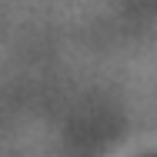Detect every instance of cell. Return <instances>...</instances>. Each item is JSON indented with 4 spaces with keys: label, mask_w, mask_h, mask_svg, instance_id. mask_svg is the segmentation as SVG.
Here are the masks:
<instances>
[{
    "label": "cell",
    "mask_w": 157,
    "mask_h": 157,
    "mask_svg": "<svg viewBox=\"0 0 157 157\" xmlns=\"http://www.w3.org/2000/svg\"><path fill=\"white\" fill-rule=\"evenodd\" d=\"M137 157H157V154H154V151H151V154H137Z\"/></svg>",
    "instance_id": "6da1fadb"
}]
</instances>
